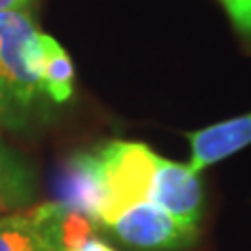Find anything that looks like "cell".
<instances>
[{"instance_id": "obj_8", "label": "cell", "mask_w": 251, "mask_h": 251, "mask_svg": "<svg viewBox=\"0 0 251 251\" xmlns=\"http://www.w3.org/2000/svg\"><path fill=\"white\" fill-rule=\"evenodd\" d=\"M42 49V88L54 103H65L74 94V63L63 46L49 34H40Z\"/></svg>"}, {"instance_id": "obj_12", "label": "cell", "mask_w": 251, "mask_h": 251, "mask_svg": "<svg viewBox=\"0 0 251 251\" xmlns=\"http://www.w3.org/2000/svg\"><path fill=\"white\" fill-rule=\"evenodd\" d=\"M34 0H0V13L6 11H27Z\"/></svg>"}, {"instance_id": "obj_3", "label": "cell", "mask_w": 251, "mask_h": 251, "mask_svg": "<svg viewBox=\"0 0 251 251\" xmlns=\"http://www.w3.org/2000/svg\"><path fill=\"white\" fill-rule=\"evenodd\" d=\"M105 228L124 245L140 251H182L199 239V226L182 222L151 201L126 207Z\"/></svg>"}, {"instance_id": "obj_14", "label": "cell", "mask_w": 251, "mask_h": 251, "mask_svg": "<svg viewBox=\"0 0 251 251\" xmlns=\"http://www.w3.org/2000/svg\"><path fill=\"white\" fill-rule=\"evenodd\" d=\"M0 151H4V147H2V143H0Z\"/></svg>"}, {"instance_id": "obj_2", "label": "cell", "mask_w": 251, "mask_h": 251, "mask_svg": "<svg viewBox=\"0 0 251 251\" xmlns=\"http://www.w3.org/2000/svg\"><path fill=\"white\" fill-rule=\"evenodd\" d=\"M103 172L105 201L99 216V228L134 203L151 201V188L159 155L145 143L111 140L97 149Z\"/></svg>"}, {"instance_id": "obj_10", "label": "cell", "mask_w": 251, "mask_h": 251, "mask_svg": "<svg viewBox=\"0 0 251 251\" xmlns=\"http://www.w3.org/2000/svg\"><path fill=\"white\" fill-rule=\"evenodd\" d=\"M0 251H49L31 224L27 211L0 216Z\"/></svg>"}, {"instance_id": "obj_13", "label": "cell", "mask_w": 251, "mask_h": 251, "mask_svg": "<svg viewBox=\"0 0 251 251\" xmlns=\"http://www.w3.org/2000/svg\"><path fill=\"white\" fill-rule=\"evenodd\" d=\"M74 251H117V249H113L111 245H107L105 241H100V239H90L86 245H82V247H77V249H74Z\"/></svg>"}, {"instance_id": "obj_7", "label": "cell", "mask_w": 251, "mask_h": 251, "mask_svg": "<svg viewBox=\"0 0 251 251\" xmlns=\"http://www.w3.org/2000/svg\"><path fill=\"white\" fill-rule=\"evenodd\" d=\"M27 216L49 251H74L97 237L99 226L88 216L57 201L27 209Z\"/></svg>"}, {"instance_id": "obj_11", "label": "cell", "mask_w": 251, "mask_h": 251, "mask_svg": "<svg viewBox=\"0 0 251 251\" xmlns=\"http://www.w3.org/2000/svg\"><path fill=\"white\" fill-rule=\"evenodd\" d=\"M243 44L251 46V0H220Z\"/></svg>"}, {"instance_id": "obj_4", "label": "cell", "mask_w": 251, "mask_h": 251, "mask_svg": "<svg viewBox=\"0 0 251 251\" xmlns=\"http://www.w3.org/2000/svg\"><path fill=\"white\" fill-rule=\"evenodd\" d=\"M52 201L88 216L99 226L105 184L97 151L74 153L61 163L52 178Z\"/></svg>"}, {"instance_id": "obj_6", "label": "cell", "mask_w": 251, "mask_h": 251, "mask_svg": "<svg viewBox=\"0 0 251 251\" xmlns=\"http://www.w3.org/2000/svg\"><path fill=\"white\" fill-rule=\"evenodd\" d=\"M184 136L191 145L188 166L193 172L201 174L205 168L228 159L230 155L251 145V111L232 120L205 126L201 130L186 132Z\"/></svg>"}, {"instance_id": "obj_9", "label": "cell", "mask_w": 251, "mask_h": 251, "mask_svg": "<svg viewBox=\"0 0 251 251\" xmlns=\"http://www.w3.org/2000/svg\"><path fill=\"white\" fill-rule=\"evenodd\" d=\"M34 176L9 149L0 151V214H15L34 201Z\"/></svg>"}, {"instance_id": "obj_1", "label": "cell", "mask_w": 251, "mask_h": 251, "mask_svg": "<svg viewBox=\"0 0 251 251\" xmlns=\"http://www.w3.org/2000/svg\"><path fill=\"white\" fill-rule=\"evenodd\" d=\"M44 94L40 31L27 11L0 13V122L25 128Z\"/></svg>"}, {"instance_id": "obj_5", "label": "cell", "mask_w": 251, "mask_h": 251, "mask_svg": "<svg viewBox=\"0 0 251 251\" xmlns=\"http://www.w3.org/2000/svg\"><path fill=\"white\" fill-rule=\"evenodd\" d=\"M151 203L186 224L199 226L205 205L201 174L193 172L188 163H178L159 155L151 188Z\"/></svg>"}]
</instances>
